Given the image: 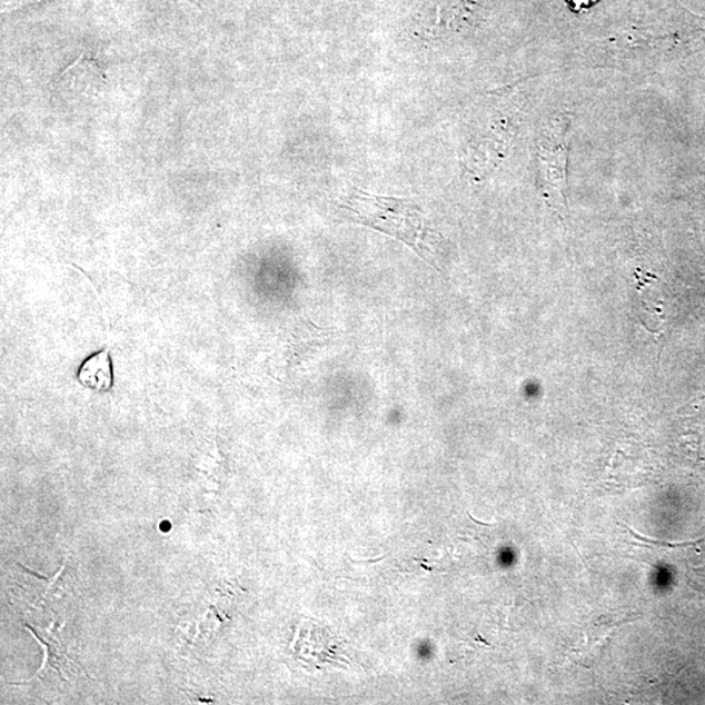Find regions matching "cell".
<instances>
[{
    "instance_id": "obj_4",
    "label": "cell",
    "mask_w": 705,
    "mask_h": 705,
    "mask_svg": "<svg viewBox=\"0 0 705 705\" xmlns=\"http://www.w3.org/2000/svg\"><path fill=\"white\" fill-rule=\"evenodd\" d=\"M78 380L96 393H107L112 386L111 358L108 350L96 352L81 365Z\"/></svg>"
},
{
    "instance_id": "obj_3",
    "label": "cell",
    "mask_w": 705,
    "mask_h": 705,
    "mask_svg": "<svg viewBox=\"0 0 705 705\" xmlns=\"http://www.w3.org/2000/svg\"><path fill=\"white\" fill-rule=\"evenodd\" d=\"M566 147L564 142H549V146L542 145L539 147V165L545 181L552 186V189L559 195L564 192L566 182Z\"/></svg>"
},
{
    "instance_id": "obj_1",
    "label": "cell",
    "mask_w": 705,
    "mask_h": 705,
    "mask_svg": "<svg viewBox=\"0 0 705 705\" xmlns=\"http://www.w3.org/2000/svg\"><path fill=\"white\" fill-rule=\"evenodd\" d=\"M335 206L342 220L364 225L399 239L435 266L433 259L439 237L416 202L378 197L350 187Z\"/></svg>"
},
{
    "instance_id": "obj_2",
    "label": "cell",
    "mask_w": 705,
    "mask_h": 705,
    "mask_svg": "<svg viewBox=\"0 0 705 705\" xmlns=\"http://www.w3.org/2000/svg\"><path fill=\"white\" fill-rule=\"evenodd\" d=\"M102 67L96 59L82 54L52 81V88L61 92L91 96L103 81Z\"/></svg>"
}]
</instances>
